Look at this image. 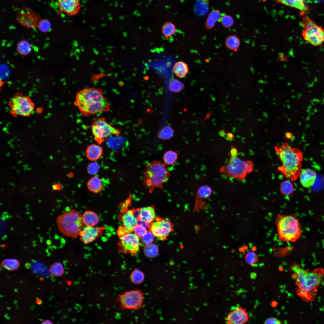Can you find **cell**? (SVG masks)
<instances>
[{"mask_svg": "<svg viewBox=\"0 0 324 324\" xmlns=\"http://www.w3.org/2000/svg\"><path fill=\"white\" fill-rule=\"evenodd\" d=\"M291 269L293 272V278L298 286V295L305 302L313 301L324 278V269L318 268L311 271L304 269L296 264L292 266Z\"/></svg>", "mask_w": 324, "mask_h": 324, "instance_id": "1", "label": "cell"}, {"mask_svg": "<svg viewBox=\"0 0 324 324\" xmlns=\"http://www.w3.org/2000/svg\"><path fill=\"white\" fill-rule=\"evenodd\" d=\"M74 104L86 117L110 109V104L102 91L95 88H86L77 92Z\"/></svg>", "mask_w": 324, "mask_h": 324, "instance_id": "2", "label": "cell"}, {"mask_svg": "<svg viewBox=\"0 0 324 324\" xmlns=\"http://www.w3.org/2000/svg\"><path fill=\"white\" fill-rule=\"evenodd\" d=\"M276 154L282 163L278 170L286 178L293 182L297 180L302 170L303 154L296 148L291 147L287 142L274 148Z\"/></svg>", "mask_w": 324, "mask_h": 324, "instance_id": "3", "label": "cell"}, {"mask_svg": "<svg viewBox=\"0 0 324 324\" xmlns=\"http://www.w3.org/2000/svg\"><path fill=\"white\" fill-rule=\"evenodd\" d=\"M56 222L63 236L73 238L78 237L84 225L82 215L74 209L66 211L58 215Z\"/></svg>", "mask_w": 324, "mask_h": 324, "instance_id": "4", "label": "cell"}, {"mask_svg": "<svg viewBox=\"0 0 324 324\" xmlns=\"http://www.w3.org/2000/svg\"><path fill=\"white\" fill-rule=\"evenodd\" d=\"M238 152L236 148L233 147L231 149L229 161L221 167L219 172L229 177L243 180L248 174L253 170L254 164L251 161L241 160L238 157Z\"/></svg>", "mask_w": 324, "mask_h": 324, "instance_id": "5", "label": "cell"}, {"mask_svg": "<svg viewBox=\"0 0 324 324\" xmlns=\"http://www.w3.org/2000/svg\"><path fill=\"white\" fill-rule=\"evenodd\" d=\"M170 175L165 164L159 161H152L146 166L143 175L144 185L151 192L156 188H161Z\"/></svg>", "mask_w": 324, "mask_h": 324, "instance_id": "6", "label": "cell"}, {"mask_svg": "<svg viewBox=\"0 0 324 324\" xmlns=\"http://www.w3.org/2000/svg\"><path fill=\"white\" fill-rule=\"evenodd\" d=\"M276 224L278 239L281 241L295 242L300 238L301 226L294 215L279 214L276 218Z\"/></svg>", "mask_w": 324, "mask_h": 324, "instance_id": "7", "label": "cell"}, {"mask_svg": "<svg viewBox=\"0 0 324 324\" xmlns=\"http://www.w3.org/2000/svg\"><path fill=\"white\" fill-rule=\"evenodd\" d=\"M304 28L302 35L303 40L314 46H322L324 44V28L317 25L309 16L302 19Z\"/></svg>", "mask_w": 324, "mask_h": 324, "instance_id": "8", "label": "cell"}, {"mask_svg": "<svg viewBox=\"0 0 324 324\" xmlns=\"http://www.w3.org/2000/svg\"><path fill=\"white\" fill-rule=\"evenodd\" d=\"M10 113L14 117L18 116H29L32 113L34 105L29 96L17 92L8 103Z\"/></svg>", "mask_w": 324, "mask_h": 324, "instance_id": "9", "label": "cell"}, {"mask_svg": "<svg viewBox=\"0 0 324 324\" xmlns=\"http://www.w3.org/2000/svg\"><path fill=\"white\" fill-rule=\"evenodd\" d=\"M91 130L94 140L100 144L110 136L115 135L118 136L120 131L112 127L105 120L104 118H95L91 124Z\"/></svg>", "mask_w": 324, "mask_h": 324, "instance_id": "10", "label": "cell"}, {"mask_svg": "<svg viewBox=\"0 0 324 324\" xmlns=\"http://www.w3.org/2000/svg\"><path fill=\"white\" fill-rule=\"evenodd\" d=\"M119 300L122 308L138 310L142 306L143 293L139 290H131L119 295Z\"/></svg>", "mask_w": 324, "mask_h": 324, "instance_id": "11", "label": "cell"}, {"mask_svg": "<svg viewBox=\"0 0 324 324\" xmlns=\"http://www.w3.org/2000/svg\"><path fill=\"white\" fill-rule=\"evenodd\" d=\"M139 237L135 234L127 233L120 237L119 243L120 251L130 253L132 256L136 255L139 248Z\"/></svg>", "mask_w": 324, "mask_h": 324, "instance_id": "12", "label": "cell"}, {"mask_svg": "<svg viewBox=\"0 0 324 324\" xmlns=\"http://www.w3.org/2000/svg\"><path fill=\"white\" fill-rule=\"evenodd\" d=\"M149 229L155 236L161 240H165L172 231V226L168 219L158 218L149 226Z\"/></svg>", "mask_w": 324, "mask_h": 324, "instance_id": "13", "label": "cell"}, {"mask_svg": "<svg viewBox=\"0 0 324 324\" xmlns=\"http://www.w3.org/2000/svg\"><path fill=\"white\" fill-rule=\"evenodd\" d=\"M39 18L38 15L28 8H22L16 15L17 21L23 26L28 28L37 26L39 23Z\"/></svg>", "mask_w": 324, "mask_h": 324, "instance_id": "14", "label": "cell"}, {"mask_svg": "<svg viewBox=\"0 0 324 324\" xmlns=\"http://www.w3.org/2000/svg\"><path fill=\"white\" fill-rule=\"evenodd\" d=\"M249 319L248 314L246 310L239 307L230 312L226 317L225 320L229 324H244Z\"/></svg>", "mask_w": 324, "mask_h": 324, "instance_id": "15", "label": "cell"}, {"mask_svg": "<svg viewBox=\"0 0 324 324\" xmlns=\"http://www.w3.org/2000/svg\"><path fill=\"white\" fill-rule=\"evenodd\" d=\"M105 229L104 227L86 226L80 232V240L84 244H89L101 236Z\"/></svg>", "mask_w": 324, "mask_h": 324, "instance_id": "16", "label": "cell"}, {"mask_svg": "<svg viewBox=\"0 0 324 324\" xmlns=\"http://www.w3.org/2000/svg\"><path fill=\"white\" fill-rule=\"evenodd\" d=\"M60 9L70 16L76 15L80 8L79 0H58Z\"/></svg>", "mask_w": 324, "mask_h": 324, "instance_id": "17", "label": "cell"}, {"mask_svg": "<svg viewBox=\"0 0 324 324\" xmlns=\"http://www.w3.org/2000/svg\"><path fill=\"white\" fill-rule=\"evenodd\" d=\"M300 182L302 186L309 188L314 184L317 177L316 172L309 168L302 170L299 175Z\"/></svg>", "mask_w": 324, "mask_h": 324, "instance_id": "18", "label": "cell"}, {"mask_svg": "<svg viewBox=\"0 0 324 324\" xmlns=\"http://www.w3.org/2000/svg\"><path fill=\"white\" fill-rule=\"evenodd\" d=\"M136 219L137 221H140L148 225L155 219V214L153 208L148 206L143 207L138 209Z\"/></svg>", "mask_w": 324, "mask_h": 324, "instance_id": "19", "label": "cell"}, {"mask_svg": "<svg viewBox=\"0 0 324 324\" xmlns=\"http://www.w3.org/2000/svg\"><path fill=\"white\" fill-rule=\"evenodd\" d=\"M123 224L125 229L129 232L134 230L137 224V220L134 215V211L132 210L128 211L122 217Z\"/></svg>", "mask_w": 324, "mask_h": 324, "instance_id": "20", "label": "cell"}, {"mask_svg": "<svg viewBox=\"0 0 324 324\" xmlns=\"http://www.w3.org/2000/svg\"><path fill=\"white\" fill-rule=\"evenodd\" d=\"M103 148L100 146L92 144L89 145L86 150V156L89 160L94 161L99 159L102 155Z\"/></svg>", "mask_w": 324, "mask_h": 324, "instance_id": "21", "label": "cell"}, {"mask_svg": "<svg viewBox=\"0 0 324 324\" xmlns=\"http://www.w3.org/2000/svg\"><path fill=\"white\" fill-rule=\"evenodd\" d=\"M82 219L84 225L86 226L94 227L99 222L97 214L90 210H87L82 215Z\"/></svg>", "mask_w": 324, "mask_h": 324, "instance_id": "22", "label": "cell"}, {"mask_svg": "<svg viewBox=\"0 0 324 324\" xmlns=\"http://www.w3.org/2000/svg\"><path fill=\"white\" fill-rule=\"evenodd\" d=\"M277 2L297 9L302 11L308 10L303 0H275Z\"/></svg>", "mask_w": 324, "mask_h": 324, "instance_id": "23", "label": "cell"}, {"mask_svg": "<svg viewBox=\"0 0 324 324\" xmlns=\"http://www.w3.org/2000/svg\"><path fill=\"white\" fill-rule=\"evenodd\" d=\"M87 185L88 189L91 191L97 193L101 191L102 190L103 182L100 178L95 176L88 180Z\"/></svg>", "mask_w": 324, "mask_h": 324, "instance_id": "24", "label": "cell"}, {"mask_svg": "<svg viewBox=\"0 0 324 324\" xmlns=\"http://www.w3.org/2000/svg\"><path fill=\"white\" fill-rule=\"evenodd\" d=\"M173 69L175 75L179 78H182L185 76L189 71L187 64L181 61L175 63Z\"/></svg>", "mask_w": 324, "mask_h": 324, "instance_id": "25", "label": "cell"}, {"mask_svg": "<svg viewBox=\"0 0 324 324\" xmlns=\"http://www.w3.org/2000/svg\"><path fill=\"white\" fill-rule=\"evenodd\" d=\"M20 265V261L15 259H7L4 260L1 263L3 268L10 271L18 269Z\"/></svg>", "mask_w": 324, "mask_h": 324, "instance_id": "26", "label": "cell"}, {"mask_svg": "<svg viewBox=\"0 0 324 324\" xmlns=\"http://www.w3.org/2000/svg\"><path fill=\"white\" fill-rule=\"evenodd\" d=\"M176 27L173 23L168 21L163 25L162 32L165 37L167 38L174 35L176 32Z\"/></svg>", "mask_w": 324, "mask_h": 324, "instance_id": "27", "label": "cell"}, {"mask_svg": "<svg viewBox=\"0 0 324 324\" xmlns=\"http://www.w3.org/2000/svg\"><path fill=\"white\" fill-rule=\"evenodd\" d=\"M221 16V13L217 10L212 11L209 15L206 21V26L208 28H212L216 22L220 19Z\"/></svg>", "mask_w": 324, "mask_h": 324, "instance_id": "28", "label": "cell"}, {"mask_svg": "<svg viewBox=\"0 0 324 324\" xmlns=\"http://www.w3.org/2000/svg\"><path fill=\"white\" fill-rule=\"evenodd\" d=\"M226 46L229 49L235 51H237L238 48L240 41L239 39L235 35L229 36L225 41Z\"/></svg>", "mask_w": 324, "mask_h": 324, "instance_id": "29", "label": "cell"}, {"mask_svg": "<svg viewBox=\"0 0 324 324\" xmlns=\"http://www.w3.org/2000/svg\"><path fill=\"white\" fill-rule=\"evenodd\" d=\"M16 50L20 54L25 56L31 52L32 48L30 44L27 41L22 40L18 44Z\"/></svg>", "mask_w": 324, "mask_h": 324, "instance_id": "30", "label": "cell"}, {"mask_svg": "<svg viewBox=\"0 0 324 324\" xmlns=\"http://www.w3.org/2000/svg\"><path fill=\"white\" fill-rule=\"evenodd\" d=\"M145 278L144 273L137 269L134 270L130 275L131 282L136 284H139L143 281Z\"/></svg>", "mask_w": 324, "mask_h": 324, "instance_id": "31", "label": "cell"}, {"mask_svg": "<svg viewBox=\"0 0 324 324\" xmlns=\"http://www.w3.org/2000/svg\"><path fill=\"white\" fill-rule=\"evenodd\" d=\"M280 190L281 193L284 195H291L293 192V187L290 180L283 181L280 184Z\"/></svg>", "mask_w": 324, "mask_h": 324, "instance_id": "32", "label": "cell"}, {"mask_svg": "<svg viewBox=\"0 0 324 324\" xmlns=\"http://www.w3.org/2000/svg\"><path fill=\"white\" fill-rule=\"evenodd\" d=\"M64 268L62 263L56 262L52 264L50 267L49 272L52 275L55 276H60L64 273Z\"/></svg>", "mask_w": 324, "mask_h": 324, "instance_id": "33", "label": "cell"}, {"mask_svg": "<svg viewBox=\"0 0 324 324\" xmlns=\"http://www.w3.org/2000/svg\"><path fill=\"white\" fill-rule=\"evenodd\" d=\"M145 255L149 258H153L157 256L158 254V246L153 244L146 245L144 249Z\"/></svg>", "mask_w": 324, "mask_h": 324, "instance_id": "34", "label": "cell"}, {"mask_svg": "<svg viewBox=\"0 0 324 324\" xmlns=\"http://www.w3.org/2000/svg\"><path fill=\"white\" fill-rule=\"evenodd\" d=\"M212 193L211 188L207 185H203L198 189L197 194L200 198L206 199L210 197Z\"/></svg>", "mask_w": 324, "mask_h": 324, "instance_id": "35", "label": "cell"}, {"mask_svg": "<svg viewBox=\"0 0 324 324\" xmlns=\"http://www.w3.org/2000/svg\"><path fill=\"white\" fill-rule=\"evenodd\" d=\"M174 130L169 126L164 127L159 132L158 136L162 140H168L170 139L173 136Z\"/></svg>", "mask_w": 324, "mask_h": 324, "instance_id": "36", "label": "cell"}, {"mask_svg": "<svg viewBox=\"0 0 324 324\" xmlns=\"http://www.w3.org/2000/svg\"><path fill=\"white\" fill-rule=\"evenodd\" d=\"M184 85L178 80L174 79L170 82L168 88L170 91L175 93H178L184 88Z\"/></svg>", "mask_w": 324, "mask_h": 324, "instance_id": "37", "label": "cell"}, {"mask_svg": "<svg viewBox=\"0 0 324 324\" xmlns=\"http://www.w3.org/2000/svg\"><path fill=\"white\" fill-rule=\"evenodd\" d=\"M178 158V154L176 152L172 151L166 152L164 154L163 160L165 163L171 165L174 163Z\"/></svg>", "mask_w": 324, "mask_h": 324, "instance_id": "38", "label": "cell"}, {"mask_svg": "<svg viewBox=\"0 0 324 324\" xmlns=\"http://www.w3.org/2000/svg\"><path fill=\"white\" fill-rule=\"evenodd\" d=\"M245 260L247 264L253 266L257 263L258 258L256 254L254 252H249L246 255Z\"/></svg>", "mask_w": 324, "mask_h": 324, "instance_id": "39", "label": "cell"}, {"mask_svg": "<svg viewBox=\"0 0 324 324\" xmlns=\"http://www.w3.org/2000/svg\"><path fill=\"white\" fill-rule=\"evenodd\" d=\"M38 26L40 31L46 32L50 30L51 27V24L47 20L44 19L40 21L39 22Z\"/></svg>", "mask_w": 324, "mask_h": 324, "instance_id": "40", "label": "cell"}, {"mask_svg": "<svg viewBox=\"0 0 324 324\" xmlns=\"http://www.w3.org/2000/svg\"><path fill=\"white\" fill-rule=\"evenodd\" d=\"M135 234L139 237H142L147 232L146 228L142 224H137L134 229Z\"/></svg>", "mask_w": 324, "mask_h": 324, "instance_id": "41", "label": "cell"}, {"mask_svg": "<svg viewBox=\"0 0 324 324\" xmlns=\"http://www.w3.org/2000/svg\"><path fill=\"white\" fill-rule=\"evenodd\" d=\"M154 236L151 232H148L142 237V242L146 245L151 244L154 240Z\"/></svg>", "mask_w": 324, "mask_h": 324, "instance_id": "42", "label": "cell"}, {"mask_svg": "<svg viewBox=\"0 0 324 324\" xmlns=\"http://www.w3.org/2000/svg\"><path fill=\"white\" fill-rule=\"evenodd\" d=\"M99 169L98 164L96 162H93L89 164L87 167V171L90 175H95L98 173Z\"/></svg>", "mask_w": 324, "mask_h": 324, "instance_id": "43", "label": "cell"}, {"mask_svg": "<svg viewBox=\"0 0 324 324\" xmlns=\"http://www.w3.org/2000/svg\"><path fill=\"white\" fill-rule=\"evenodd\" d=\"M221 22L223 25L226 27H230L233 24V20L232 18L228 15H225L221 18Z\"/></svg>", "mask_w": 324, "mask_h": 324, "instance_id": "44", "label": "cell"}, {"mask_svg": "<svg viewBox=\"0 0 324 324\" xmlns=\"http://www.w3.org/2000/svg\"><path fill=\"white\" fill-rule=\"evenodd\" d=\"M264 324H281V322L278 319L273 317H271L266 319L265 321Z\"/></svg>", "mask_w": 324, "mask_h": 324, "instance_id": "45", "label": "cell"}, {"mask_svg": "<svg viewBox=\"0 0 324 324\" xmlns=\"http://www.w3.org/2000/svg\"><path fill=\"white\" fill-rule=\"evenodd\" d=\"M234 137L233 134L231 132L227 133L225 136V138L229 140H233L234 139Z\"/></svg>", "mask_w": 324, "mask_h": 324, "instance_id": "46", "label": "cell"}, {"mask_svg": "<svg viewBox=\"0 0 324 324\" xmlns=\"http://www.w3.org/2000/svg\"><path fill=\"white\" fill-rule=\"evenodd\" d=\"M293 136V135L292 133L290 132H286L285 134V137L287 139H291Z\"/></svg>", "mask_w": 324, "mask_h": 324, "instance_id": "47", "label": "cell"}, {"mask_svg": "<svg viewBox=\"0 0 324 324\" xmlns=\"http://www.w3.org/2000/svg\"><path fill=\"white\" fill-rule=\"evenodd\" d=\"M219 134L220 136L224 137H225L226 134L225 131L224 130H222L220 131L219 133Z\"/></svg>", "mask_w": 324, "mask_h": 324, "instance_id": "48", "label": "cell"}, {"mask_svg": "<svg viewBox=\"0 0 324 324\" xmlns=\"http://www.w3.org/2000/svg\"><path fill=\"white\" fill-rule=\"evenodd\" d=\"M42 324H54L53 322H52L50 321L49 320H43L41 323Z\"/></svg>", "mask_w": 324, "mask_h": 324, "instance_id": "49", "label": "cell"}, {"mask_svg": "<svg viewBox=\"0 0 324 324\" xmlns=\"http://www.w3.org/2000/svg\"><path fill=\"white\" fill-rule=\"evenodd\" d=\"M36 302L37 304L40 305L42 304V301L41 299L38 298L37 299Z\"/></svg>", "mask_w": 324, "mask_h": 324, "instance_id": "50", "label": "cell"}, {"mask_svg": "<svg viewBox=\"0 0 324 324\" xmlns=\"http://www.w3.org/2000/svg\"><path fill=\"white\" fill-rule=\"evenodd\" d=\"M40 280L41 281H42L44 280V278L42 277H41L40 278Z\"/></svg>", "mask_w": 324, "mask_h": 324, "instance_id": "51", "label": "cell"}]
</instances>
